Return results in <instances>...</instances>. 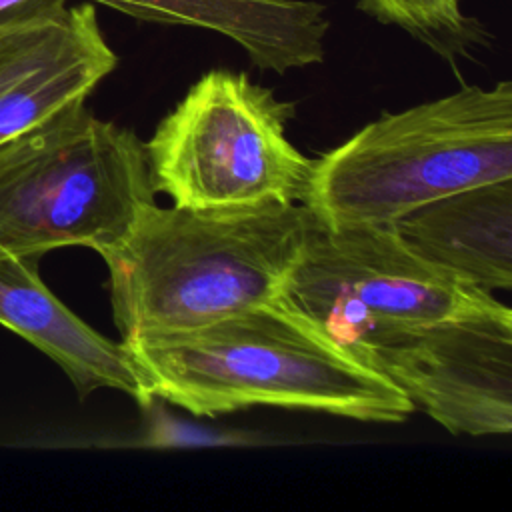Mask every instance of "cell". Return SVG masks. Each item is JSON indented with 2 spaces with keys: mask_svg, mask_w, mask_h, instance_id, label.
I'll list each match as a JSON object with an SVG mask.
<instances>
[{
  "mask_svg": "<svg viewBox=\"0 0 512 512\" xmlns=\"http://www.w3.org/2000/svg\"><path fill=\"white\" fill-rule=\"evenodd\" d=\"M358 4H360L362 10H366L376 20L388 24V4H386V0H358Z\"/></svg>",
  "mask_w": 512,
  "mask_h": 512,
  "instance_id": "9a60e30c",
  "label": "cell"
},
{
  "mask_svg": "<svg viewBox=\"0 0 512 512\" xmlns=\"http://www.w3.org/2000/svg\"><path fill=\"white\" fill-rule=\"evenodd\" d=\"M76 100L0 144V244L22 258L116 246L154 204L144 142Z\"/></svg>",
  "mask_w": 512,
  "mask_h": 512,
  "instance_id": "277c9868",
  "label": "cell"
},
{
  "mask_svg": "<svg viewBox=\"0 0 512 512\" xmlns=\"http://www.w3.org/2000/svg\"><path fill=\"white\" fill-rule=\"evenodd\" d=\"M280 294L352 354L396 330L506 306L420 258L390 224L314 218Z\"/></svg>",
  "mask_w": 512,
  "mask_h": 512,
  "instance_id": "8992f818",
  "label": "cell"
},
{
  "mask_svg": "<svg viewBox=\"0 0 512 512\" xmlns=\"http://www.w3.org/2000/svg\"><path fill=\"white\" fill-rule=\"evenodd\" d=\"M512 178V82L386 112L314 160L302 206L328 228L392 224L458 190Z\"/></svg>",
  "mask_w": 512,
  "mask_h": 512,
  "instance_id": "3957f363",
  "label": "cell"
},
{
  "mask_svg": "<svg viewBox=\"0 0 512 512\" xmlns=\"http://www.w3.org/2000/svg\"><path fill=\"white\" fill-rule=\"evenodd\" d=\"M310 224L302 204L144 206L100 254L122 340L192 330L276 298Z\"/></svg>",
  "mask_w": 512,
  "mask_h": 512,
  "instance_id": "7a4b0ae2",
  "label": "cell"
},
{
  "mask_svg": "<svg viewBox=\"0 0 512 512\" xmlns=\"http://www.w3.org/2000/svg\"><path fill=\"white\" fill-rule=\"evenodd\" d=\"M38 262L0 244V324L56 362L80 400L100 388L120 390L142 408L156 400L126 346L96 332L56 298Z\"/></svg>",
  "mask_w": 512,
  "mask_h": 512,
  "instance_id": "9c48e42d",
  "label": "cell"
},
{
  "mask_svg": "<svg viewBox=\"0 0 512 512\" xmlns=\"http://www.w3.org/2000/svg\"><path fill=\"white\" fill-rule=\"evenodd\" d=\"M122 344L150 396L194 416L278 406L394 424L416 410L282 294L192 330Z\"/></svg>",
  "mask_w": 512,
  "mask_h": 512,
  "instance_id": "6da1fadb",
  "label": "cell"
},
{
  "mask_svg": "<svg viewBox=\"0 0 512 512\" xmlns=\"http://www.w3.org/2000/svg\"><path fill=\"white\" fill-rule=\"evenodd\" d=\"M426 262L490 292L512 288V178L432 200L390 224Z\"/></svg>",
  "mask_w": 512,
  "mask_h": 512,
  "instance_id": "30bf717a",
  "label": "cell"
},
{
  "mask_svg": "<svg viewBox=\"0 0 512 512\" xmlns=\"http://www.w3.org/2000/svg\"><path fill=\"white\" fill-rule=\"evenodd\" d=\"M354 356L396 384L450 434L512 430V310L396 330Z\"/></svg>",
  "mask_w": 512,
  "mask_h": 512,
  "instance_id": "52a82bcc",
  "label": "cell"
},
{
  "mask_svg": "<svg viewBox=\"0 0 512 512\" xmlns=\"http://www.w3.org/2000/svg\"><path fill=\"white\" fill-rule=\"evenodd\" d=\"M116 68L90 4L0 30V144L86 96Z\"/></svg>",
  "mask_w": 512,
  "mask_h": 512,
  "instance_id": "ba28073f",
  "label": "cell"
},
{
  "mask_svg": "<svg viewBox=\"0 0 512 512\" xmlns=\"http://www.w3.org/2000/svg\"><path fill=\"white\" fill-rule=\"evenodd\" d=\"M292 116L246 74L206 72L144 142L156 192L196 210L302 204L314 160L288 140Z\"/></svg>",
  "mask_w": 512,
  "mask_h": 512,
  "instance_id": "5b68a950",
  "label": "cell"
},
{
  "mask_svg": "<svg viewBox=\"0 0 512 512\" xmlns=\"http://www.w3.org/2000/svg\"><path fill=\"white\" fill-rule=\"evenodd\" d=\"M140 20L216 32L284 74L324 60L326 8L314 0H94Z\"/></svg>",
  "mask_w": 512,
  "mask_h": 512,
  "instance_id": "8fae6325",
  "label": "cell"
},
{
  "mask_svg": "<svg viewBox=\"0 0 512 512\" xmlns=\"http://www.w3.org/2000/svg\"><path fill=\"white\" fill-rule=\"evenodd\" d=\"M66 6V0H0V30L50 18Z\"/></svg>",
  "mask_w": 512,
  "mask_h": 512,
  "instance_id": "5bb4252c",
  "label": "cell"
},
{
  "mask_svg": "<svg viewBox=\"0 0 512 512\" xmlns=\"http://www.w3.org/2000/svg\"><path fill=\"white\" fill-rule=\"evenodd\" d=\"M388 24L400 26L444 58L464 54L478 28L462 14V0H386Z\"/></svg>",
  "mask_w": 512,
  "mask_h": 512,
  "instance_id": "7c38bea8",
  "label": "cell"
},
{
  "mask_svg": "<svg viewBox=\"0 0 512 512\" xmlns=\"http://www.w3.org/2000/svg\"><path fill=\"white\" fill-rule=\"evenodd\" d=\"M256 436H246L240 432H222L200 428L192 424H182L170 418L166 412L158 410L150 420L146 436L140 440L148 448H180V446H238V444H256Z\"/></svg>",
  "mask_w": 512,
  "mask_h": 512,
  "instance_id": "4fadbf2b",
  "label": "cell"
}]
</instances>
